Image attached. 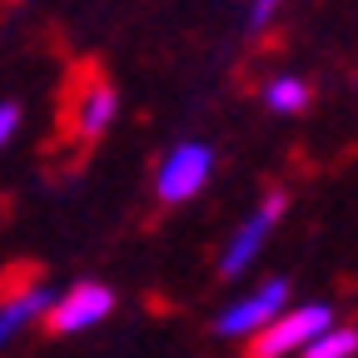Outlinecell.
Returning <instances> with one entry per match:
<instances>
[{
    "label": "cell",
    "instance_id": "1",
    "mask_svg": "<svg viewBox=\"0 0 358 358\" xmlns=\"http://www.w3.org/2000/svg\"><path fill=\"white\" fill-rule=\"evenodd\" d=\"M334 329V308L329 303H289L259 338H249V358H299Z\"/></svg>",
    "mask_w": 358,
    "mask_h": 358
},
{
    "label": "cell",
    "instance_id": "2",
    "mask_svg": "<svg viewBox=\"0 0 358 358\" xmlns=\"http://www.w3.org/2000/svg\"><path fill=\"white\" fill-rule=\"evenodd\" d=\"M209 179H214V150L204 140H179L155 169V194L164 204H189L194 194H204Z\"/></svg>",
    "mask_w": 358,
    "mask_h": 358
},
{
    "label": "cell",
    "instance_id": "3",
    "mask_svg": "<svg viewBox=\"0 0 358 358\" xmlns=\"http://www.w3.org/2000/svg\"><path fill=\"white\" fill-rule=\"evenodd\" d=\"M115 313V289L110 284H95V279H80L70 289L55 294L50 313H45V329L70 338V334H90V329H100L105 319Z\"/></svg>",
    "mask_w": 358,
    "mask_h": 358
},
{
    "label": "cell",
    "instance_id": "4",
    "mask_svg": "<svg viewBox=\"0 0 358 358\" xmlns=\"http://www.w3.org/2000/svg\"><path fill=\"white\" fill-rule=\"evenodd\" d=\"M284 308H289V284H284V279H268V284L249 289L244 299H234L229 308H219L214 334H219V338H259Z\"/></svg>",
    "mask_w": 358,
    "mask_h": 358
},
{
    "label": "cell",
    "instance_id": "5",
    "mask_svg": "<svg viewBox=\"0 0 358 358\" xmlns=\"http://www.w3.org/2000/svg\"><path fill=\"white\" fill-rule=\"evenodd\" d=\"M279 219H284V194H268L239 229H234V239L224 244V254H219V274L224 279H239V274H249V268L259 264V254H264V244H268V234L279 229Z\"/></svg>",
    "mask_w": 358,
    "mask_h": 358
},
{
    "label": "cell",
    "instance_id": "6",
    "mask_svg": "<svg viewBox=\"0 0 358 358\" xmlns=\"http://www.w3.org/2000/svg\"><path fill=\"white\" fill-rule=\"evenodd\" d=\"M115 115H120V90L105 75H85L75 85V95H70V134L85 140V145H95L115 124Z\"/></svg>",
    "mask_w": 358,
    "mask_h": 358
},
{
    "label": "cell",
    "instance_id": "7",
    "mask_svg": "<svg viewBox=\"0 0 358 358\" xmlns=\"http://www.w3.org/2000/svg\"><path fill=\"white\" fill-rule=\"evenodd\" d=\"M50 303H55V294L45 289V284H30V289H20L15 299L0 303V348H10L30 324H45Z\"/></svg>",
    "mask_w": 358,
    "mask_h": 358
},
{
    "label": "cell",
    "instance_id": "8",
    "mask_svg": "<svg viewBox=\"0 0 358 358\" xmlns=\"http://www.w3.org/2000/svg\"><path fill=\"white\" fill-rule=\"evenodd\" d=\"M308 100H313V90H308L303 75H274V80L264 85V105L274 110V115H299Z\"/></svg>",
    "mask_w": 358,
    "mask_h": 358
},
{
    "label": "cell",
    "instance_id": "9",
    "mask_svg": "<svg viewBox=\"0 0 358 358\" xmlns=\"http://www.w3.org/2000/svg\"><path fill=\"white\" fill-rule=\"evenodd\" d=\"M299 358H358V329H329L313 348H303Z\"/></svg>",
    "mask_w": 358,
    "mask_h": 358
},
{
    "label": "cell",
    "instance_id": "10",
    "mask_svg": "<svg viewBox=\"0 0 358 358\" xmlns=\"http://www.w3.org/2000/svg\"><path fill=\"white\" fill-rule=\"evenodd\" d=\"M15 129H20V105H0V155H6V145L15 140Z\"/></svg>",
    "mask_w": 358,
    "mask_h": 358
},
{
    "label": "cell",
    "instance_id": "11",
    "mask_svg": "<svg viewBox=\"0 0 358 358\" xmlns=\"http://www.w3.org/2000/svg\"><path fill=\"white\" fill-rule=\"evenodd\" d=\"M279 6H284V0H249V30H264Z\"/></svg>",
    "mask_w": 358,
    "mask_h": 358
}]
</instances>
